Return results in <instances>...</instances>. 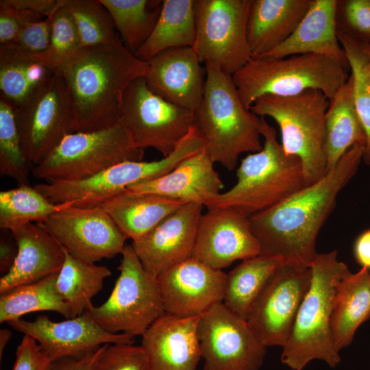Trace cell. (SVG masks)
<instances>
[{
    "label": "cell",
    "mask_w": 370,
    "mask_h": 370,
    "mask_svg": "<svg viewBox=\"0 0 370 370\" xmlns=\"http://www.w3.org/2000/svg\"><path fill=\"white\" fill-rule=\"evenodd\" d=\"M365 146L350 148L321 180L249 217L260 254L310 267L318 234L335 207L340 191L355 175Z\"/></svg>",
    "instance_id": "cell-1"
},
{
    "label": "cell",
    "mask_w": 370,
    "mask_h": 370,
    "mask_svg": "<svg viewBox=\"0 0 370 370\" xmlns=\"http://www.w3.org/2000/svg\"><path fill=\"white\" fill-rule=\"evenodd\" d=\"M147 62L137 58L116 36L101 45L82 47L60 73L70 94L75 132L110 127L119 122L129 85L145 77Z\"/></svg>",
    "instance_id": "cell-2"
},
{
    "label": "cell",
    "mask_w": 370,
    "mask_h": 370,
    "mask_svg": "<svg viewBox=\"0 0 370 370\" xmlns=\"http://www.w3.org/2000/svg\"><path fill=\"white\" fill-rule=\"evenodd\" d=\"M203 98L193 111L194 129L214 163L232 171L244 153L260 151V117L242 103L232 76L205 63Z\"/></svg>",
    "instance_id": "cell-3"
},
{
    "label": "cell",
    "mask_w": 370,
    "mask_h": 370,
    "mask_svg": "<svg viewBox=\"0 0 370 370\" xmlns=\"http://www.w3.org/2000/svg\"><path fill=\"white\" fill-rule=\"evenodd\" d=\"M312 280L297 314L281 360L293 370H303L314 360L334 368L341 362L331 331V317L338 286L351 271L338 260L337 251L318 254L310 266Z\"/></svg>",
    "instance_id": "cell-4"
},
{
    "label": "cell",
    "mask_w": 370,
    "mask_h": 370,
    "mask_svg": "<svg viewBox=\"0 0 370 370\" xmlns=\"http://www.w3.org/2000/svg\"><path fill=\"white\" fill-rule=\"evenodd\" d=\"M262 149L244 158L236 171V183L206 206L230 207L247 216L263 211L307 186L300 160L286 153L277 133L260 117Z\"/></svg>",
    "instance_id": "cell-5"
},
{
    "label": "cell",
    "mask_w": 370,
    "mask_h": 370,
    "mask_svg": "<svg viewBox=\"0 0 370 370\" xmlns=\"http://www.w3.org/2000/svg\"><path fill=\"white\" fill-rule=\"evenodd\" d=\"M335 60L317 54L286 58L251 57L232 80L243 106L250 110L261 97H288L305 90H321L330 100L349 78Z\"/></svg>",
    "instance_id": "cell-6"
},
{
    "label": "cell",
    "mask_w": 370,
    "mask_h": 370,
    "mask_svg": "<svg viewBox=\"0 0 370 370\" xmlns=\"http://www.w3.org/2000/svg\"><path fill=\"white\" fill-rule=\"evenodd\" d=\"M330 100L319 90L258 99L250 110L260 117L269 116L278 125L282 146L286 154L302 163L307 185L327 173L325 114Z\"/></svg>",
    "instance_id": "cell-7"
},
{
    "label": "cell",
    "mask_w": 370,
    "mask_h": 370,
    "mask_svg": "<svg viewBox=\"0 0 370 370\" xmlns=\"http://www.w3.org/2000/svg\"><path fill=\"white\" fill-rule=\"evenodd\" d=\"M143 156L144 150L136 146L119 121L101 130L69 134L32 173L46 182L79 180L125 161H141Z\"/></svg>",
    "instance_id": "cell-8"
},
{
    "label": "cell",
    "mask_w": 370,
    "mask_h": 370,
    "mask_svg": "<svg viewBox=\"0 0 370 370\" xmlns=\"http://www.w3.org/2000/svg\"><path fill=\"white\" fill-rule=\"evenodd\" d=\"M121 256L120 274L109 297L88 312L106 332L143 336L166 313L158 280L145 270L132 245H125Z\"/></svg>",
    "instance_id": "cell-9"
},
{
    "label": "cell",
    "mask_w": 370,
    "mask_h": 370,
    "mask_svg": "<svg viewBox=\"0 0 370 370\" xmlns=\"http://www.w3.org/2000/svg\"><path fill=\"white\" fill-rule=\"evenodd\" d=\"M251 0H195L196 38L201 62L233 75L251 58L247 21Z\"/></svg>",
    "instance_id": "cell-10"
},
{
    "label": "cell",
    "mask_w": 370,
    "mask_h": 370,
    "mask_svg": "<svg viewBox=\"0 0 370 370\" xmlns=\"http://www.w3.org/2000/svg\"><path fill=\"white\" fill-rule=\"evenodd\" d=\"M119 121L138 148H153L166 157L193 127L194 115L153 93L145 78L138 77L125 92Z\"/></svg>",
    "instance_id": "cell-11"
},
{
    "label": "cell",
    "mask_w": 370,
    "mask_h": 370,
    "mask_svg": "<svg viewBox=\"0 0 370 370\" xmlns=\"http://www.w3.org/2000/svg\"><path fill=\"white\" fill-rule=\"evenodd\" d=\"M13 108L24 155L33 167L75 132L71 98L60 75H53Z\"/></svg>",
    "instance_id": "cell-12"
},
{
    "label": "cell",
    "mask_w": 370,
    "mask_h": 370,
    "mask_svg": "<svg viewBox=\"0 0 370 370\" xmlns=\"http://www.w3.org/2000/svg\"><path fill=\"white\" fill-rule=\"evenodd\" d=\"M190 153V148L180 143L171 154L158 160L125 161L85 179L40 183L34 187L55 204L99 206L131 185L168 173Z\"/></svg>",
    "instance_id": "cell-13"
},
{
    "label": "cell",
    "mask_w": 370,
    "mask_h": 370,
    "mask_svg": "<svg viewBox=\"0 0 370 370\" xmlns=\"http://www.w3.org/2000/svg\"><path fill=\"white\" fill-rule=\"evenodd\" d=\"M198 338L203 370H259L263 364L267 347L223 302L200 315Z\"/></svg>",
    "instance_id": "cell-14"
},
{
    "label": "cell",
    "mask_w": 370,
    "mask_h": 370,
    "mask_svg": "<svg viewBox=\"0 0 370 370\" xmlns=\"http://www.w3.org/2000/svg\"><path fill=\"white\" fill-rule=\"evenodd\" d=\"M40 224L70 255L88 262L121 254L127 239L100 206L64 204Z\"/></svg>",
    "instance_id": "cell-15"
},
{
    "label": "cell",
    "mask_w": 370,
    "mask_h": 370,
    "mask_svg": "<svg viewBox=\"0 0 370 370\" xmlns=\"http://www.w3.org/2000/svg\"><path fill=\"white\" fill-rule=\"evenodd\" d=\"M311 280V268L297 262L278 268L247 319L266 347L284 345Z\"/></svg>",
    "instance_id": "cell-16"
},
{
    "label": "cell",
    "mask_w": 370,
    "mask_h": 370,
    "mask_svg": "<svg viewBox=\"0 0 370 370\" xmlns=\"http://www.w3.org/2000/svg\"><path fill=\"white\" fill-rule=\"evenodd\" d=\"M199 221L192 257L222 270L260 254L249 217L230 207L208 208Z\"/></svg>",
    "instance_id": "cell-17"
},
{
    "label": "cell",
    "mask_w": 370,
    "mask_h": 370,
    "mask_svg": "<svg viewBox=\"0 0 370 370\" xmlns=\"http://www.w3.org/2000/svg\"><path fill=\"white\" fill-rule=\"evenodd\" d=\"M8 324L24 335L34 338L51 362L63 357L82 355L105 344L134 343V336L132 335L113 334L102 329L88 311L58 322L42 314L34 321L18 319Z\"/></svg>",
    "instance_id": "cell-18"
},
{
    "label": "cell",
    "mask_w": 370,
    "mask_h": 370,
    "mask_svg": "<svg viewBox=\"0 0 370 370\" xmlns=\"http://www.w3.org/2000/svg\"><path fill=\"white\" fill-rule=\"evenodd\" d=\"M157 280L165 312L190 317L223 301L227 273L191 257L164 271Z\"/></svg>",
    "instance_id": "cell-19"
},
{
    "label": "cell",
    "mask_w": 370,
    "mask_h": 370,
    "mask_svg": "<svg viewBox=\"0 0 370 370\" xmlns=\"http://www.w3.org/2000/svg\"><path fill=\"white\" fill-rule=\"evenodd\" d=\"M203 206L185 204L132 246L145 270L158 277L192 257Z\"/></svg>",
    "instance_id": "cell-20"
},
{
    "label": "cell",
    "mask_w": 370,
    "mask_h": 370,
    "mask_svg": "<svg viewBox=\"0 0 370 370\" xmlns=\"http://www.w3.org/2000/svg\"><path fill=\"white\" fill-rule=\"evenodd\" d=\"M147 62L145 78L153 93L193 112L199 107L204 92L206 69L193 47L170 49Z\"/></svg>",
    "instance_id": "cell-21"
},
{
    "label": "cell",
    "mask_w": 370,
    "mask_h": 370,
    "mask_svg": "<svg viewBox=\"0 0 370 370\" xmlns=\"http://www.w3.org/2000/svg\"><path fill=\"white\" fill-rule=\"evenodd\" d=\"M200 315L180 317L165 313L151 325L142 336L141 344L151 370H197L201 358Z\"/></svg>",
    "instance_id": "cell-22"
},
{
    "label": "cell",
    "mask_w": 370,
    "mask_h": 370,
    "mask_svg": "<svg viewBox=\"0 0 370 370\" xmlns=\"http://www.w3.org/2000/svg\"><path fill=\"white\" fill-rule=\"evenodd\" d=\"M214 164L204 149L185 158L168 173L138 182L126 190L156 194L184 204L206 207L222 193L223 188Z\"/></svg>",
    "instance_id": "cell-23"
},
{
    "label": "cell",
    "mask_w": 370,
    "mask_h": 370,
    "mask_svg": "<svg viewBox=\"0 0 370 370\" xmlns=\"http://www.w3.org/2000/svg\"><path fill=\"white\" fill-rule=\"evenodd\" d=\"M18 246L14 264L0 278V293L59 272L64 248L40 224L31 223L12 233Z\"/></svg>",
    "instance_id": "cell-24"
},
{
    "label": "cell",
    "mask_w": 370,
    "mask_h": 370,
    "mask_svg": "<svg viewBox=\"0 0 370 370\" xmlns=\"http://www.w3.org/2000/svg\"><path fill=\"white\" fill-rule=\"evenodd\" d=\"M337 2L338 0H312L308 12L291 36L260 57L280 58L317 54L335 60L349 71L348 60L336 34Z\"/></svg>",
    "instance_id": "cell-25"
},
{
    "label": "cell",
    "mask_w": 370,
    "mask_h": 370,
    "mask_svg": "<svg viewBox=\"0 0 370 370\" xmlns=\"http://www.w3.org/2000/svg\"><path fill=\"white\" fill-rule=\"evenodd\" d=\"M312 0H251L247 40L251 57L262 56L294 32Z\"/></svg>",
    "instance_id": "cell-26"
},
{
    "label": "cell",
    "mask_w": 370,
    "mask_h": 370,
    "mask_svg": "<svg viewBox=\"0 0 370 370\" xmlns=\"http://www.w3.org/2000/svg\"><path fill=\"white\" fill-rule=\"evenodd\" d=\"M184 204L156 194L125 190L99 206L109 214L127 239L135 241Z\"/></svg>",
    "instance_id": "cell-27"
},
{
    "label": "cell",
    "mask_w": 370,
    "mask_h": 370,
    "mask_svg": "<svg viewBox=\"0 0 370 370\" xmlns=\"http://www.w3.org/2000/svg\"><path fill=\"white\" fill-rule=\"evenodd\" d=\"M370 317V271L361 268L341 282L336 295L331 331L336 349L349 345L359 326Z\"/></svg>",
    "instance_id": "cell-28"
},
{
    "label": "cell",
    "mask_w": 370,
    "mask_h": 370,
    "mask_svg": "<svg viewBox=\"0 0 370 370\" xmlns=\"http://www.w3.org/2000/svg\"><path fill=\"white\" fill-rule=\"evenodd\" d=\"M353 77L330 100L325 114L327 173L356 145L365 147L366 135L356 111L353 99Z\"/></svg>",
    "instance_id": "cell-29"
},
{
    "label": "cell",
    "mask_w": 370,
    "mask_h": 370,
    "mask_svg": "<svg viewBox=\"0 0 370 370\" xmlns=\"http://www.w3.org/2000/svg\"><path fill=\"white\" fill-rule=\"evenodd\" d=\"M195 3V0H163L151 35L134 56L148 62L170 49L193 47L196 38Z\"/></svg>",
    "instance_id": "cell-30"
},
{
    "label": "cell",
    "mask_w": 370,
    "mask_h": 370,
    "mask_svg": "<svg viewBox=\"0 0 370 370\" xmlns=\"http://www.w3.org/2000/svg\"><path fill=\"white\" fill-rule=\"evenodd\" d=\"M54 74L16 44L0 45L1 99L15 108Z\"/></svg>",
    "instance_id": "cell-31"
},
{
    "label": "cell",
    "mask_w": 370,
    "mask_h": 370,
    "mask_svg": "<svg viewBox=\"0 0 370 370\" xmlns=\"http://www.w3.org/2000/svg\"><path fill=\"white\" fill-rule=\"evenodd\" d=\"M282 262L280 258L262 255L242 260L227 273L223 303L234 313L247 320Z\"/></svg>",
    "instance_id": "cell-32"
},
{
    "label": "cell",
    "mask_w": 370,
    "mask_h": 370,
    "mask_svg": "<svg viewBox=\"0 0 370 370\" xmlns=\"http://www.w3.org/2000/svg\"><path fill=\"white\" fill-rule=\"evenodd\" d=\"M58 273L1 294V323L21 319L28 313L40 311H53L66 319L73 318L69 306L57 288Z\"/></svg>",
    "instance_id": "cell-33"
},
{
    "label": "cell",
    "mask_w": 370,
    "mask_h": 370,
    "mask_svg": "<svg viewBox=\"0 0 370 370\" xmlns=\"http://www.w3.org/2000/svg\"><path fill=\"white\" fill-rule=\"evenodd\" d=\"M64 254V262L57 278V288L74 318L93 306L92 298L101 290L104 280L112 272L106 266L77 259L65 249Z\"/></svg>",
    "instance_id": "cell-34"
},
{
    "label": "cell",
    "mask_w": 370,
    "mask_h": 370,
    "mask_svg": "<svg viewBox=\"0 0 370 370\" xmlns=\"http://www.w3.org/2000/svg\"><path fill=\"white\" fill-rule=\"evenodd\" d=\"M110 13L124 46L135 53L151 35L162 0H101Z\"/></svg>",
    "instance_id": "cell-35"
},
{
    "label": "cell",
    "mask_w": 370,
    "mask_h": 370,
    "mask_svg": "<svg viewBox=\"0 0 370 370\" xmlns=\"http://www.w3.org/2000/svg\"><path fill=\"white\" fill-rule=\"evenodd\" d=\"M63 204H55L29 184L0 192V227L11 233L31 223H42Z\"/></svg>",
    "instance_id": "cell-36"
},
{
    "label": "cell",
    "mask_w": 370,
    "mask_h": 370,
    "mask_svg": "<svg viewBox=\"0 0 370 370\" xmlns=\"http://www.w3.org/2000/svg\"><path fill=\"white\" fill-rule=\"evenodd\" d=\"M60 3L75 26L82 47L105 44L117 36L112 17L101 0H60Z\"/></svg>",
    "instance_id": "cell-37"
},
{
    "label": "cell",
    "mask_w": 370,
    "mask_h": 370,
    "mask_svg": "<svg viewBox=\"0 0 370 370\" xmlns=\"http://www.w3.org/2000/svg\"><path fill=\"white\" fill-rule=\"evenodd\" d=\"M336 34L348 60L354 82V103L366 135L362 160L370 165V60L362 44L343 34Z\"/></svg>",
    "instance_id": "cell-38"
},
{
    "label": "cell",
    "mask_w": 370,
    "mask_h": 370,
    "mask_svg": "<svg viewBox=\"0 0 370 370\" xmlns=\"http://www.w3.org/2000/svg\"><path fill=\"white\" fill-rule=\"evenodd\" d=\"M33 166L26 159L12 106L0 99V172L19 185L29 184Z\"/></svg>",
    "instance_id": "cell-39"
},
{
    "label": "cell",
    "mask_w": 370,
    "mask_h": 370,
    "mask_svg": "<svg viewBox=\"0 0 370 370\" xmlns=\"http://www.w3.org/2000/svg\"><path fill=\"white\" fill-rule=\"evenodd\" d=\"M81 48L75 26L69 14L60 7L53 15L47 48L35 56L54 75H60L64 66Z\"/></svg>",
    "instance_id": "cell-40"
},
{
    "label": "cell",
    "mask_w": 370,
    "mask_h": 370,
    "mask_svg": "<svg viewBox=\"0 0 370 370\" xmlns=\"http://www.w3.org/2000/svg\"><path fill=\"white\" fill-rule=\"evenodd\" d=\"M336 32L362 44H370V0H338Z\"/></svg>",
    "instance_id": "cell-41"
},
{
    "label": "cell",
    "mask_w": 370,
    "mask_h": 370,
    "mask_svg": "<svg viewBox=\"0 0 370 370\" xmlns=\"http://www.w3.org/2000/svg\"><path fill=\"white\" fill-rule=\"evenodd\" d=\"M93 370H151V366L142 345L110 343L105 345Z\"/></svg>",
    "instance_id": "cell-42"
},
{
    "label": "cell",
    "mask_w": 370,
    "mask_h": 370,
    "mask_svg": "<svg viewBox=\"0 0 370 370\" xmlns=\"http://www.w3.org/2000/svg\"><path fill=\"white\" fill-rule=\"evenodd\" d=\"M53 15L25 25L14 44L33 54L42 52L50 40Z\"/></svg>",
    "instance_id": "cell-43"
},
{
    "label": "cell",
    "mask_w": 370,
    "mask_h": 370,
    "mask_svg": "<svg viewBox=\"0 0 370 370\" xmlns=\"http://www.w3.org/2000/svg\"><path fill=\"white\" fill-rule=\"evenodd\" d=\"M16 356L12 370H47L51 362L37 341L28 335H24Z\"/></svg>",
    "instance_id": "cell-44"
},
{
    "label": "cell",
    "mask_w": 370,
    "mask_h": 370,
    "mask_svg": "<svg viewBox=\"0 0 370 370\" xmlns=\"http://www.w3.org/2000/svg\"><path fill=\"white\" fill-rule=\"evenodd\" d=\"M25 23L21 10L10 5L7 0L0 1V45L16 43Z\"/></svg>",
    "instance_id": "cell-45"
},
{
    "label": "cell",
    "mask_w": 370,
    "mask_h": 370,
    "mask_svg": "<svg viewBox=\"0 0 370 370\" xmlns=\"http://www.w3.org/2000/svg\"><path fill=\"white\" fill-rule=\"evenodd\" d=\"M106 345L82 355L53 360L49 363L47 370H93L96 360Z\"/></svg>",
    "instance_id": "cell-46"
},
{
    "label": "cell",
    "mask_w": 370,
    "mask_h": 370,
    "mask_svg": "<svg viewBox=\"0 0 370 370\" xmlns=\"http://www.w3.org/2000/svg\"><path fill=\"white\" fill-rule=\"evenodd\" d=\"M12 5L31 10L47 18L53 15L61 7L60 0H8Z\"/></svg>",
    "instance_id": "cell-47"
},
{
    "label": "cell",
    "mask_w": 370,
    "mask_h": 370,
    "mask_svg": "<svg viewBox=\"0 0 370 370\" xmlns=\"http://www.w3.org/2000/svg\"><path fill=\"white\" fill-rule=\"evenodd\" d=\"M18 254L16 242L10 232L9 236H1L0 240V271L4 275L14 263Z\"/></svg>",
    "instance_id": "cell-48"
},
{
    "label": "cell",
    "mask_w": 370,
    "mask_h": 370,
    "mask_svg": "<svg viewBox=\"0 0 370 370\" xmlns=\"http://www.w3.org/2000/svg\"><path fill=\"white\" fill-rule=\"evenodd\" d=\"M354 256L362 268L370 269V229L362 232L354 245Z\"/></svg>",
    "instance_id": "cell-49"
},
{
    "label": "cell",
    "mask_w": 370,
    "mask_h": 370,
    "mask_svg": "<svg viewBox=\"0 0 370 370\" xmlns=\"http://www.w3.org/2000/svg\"><path fill=\"white\" fill-rule=\"evenodd\" d=\"M12 336V332L8 329L0 330V357L1 358L2 354L7 344L8 343Z\"/></svg>",
    "instance_id": "cell-50"
},
{
    "label": "cell",
    "mask_w": 370,
    "mask_h": 370,
    "mask_svg": "<svg viewBox=\"0 0 370 370\" xmlns=\"http://www.w3.org/2000/svg\"><path fill=\"white\" fill-rule=\"evenodd\" d=\"M363 46V51L365 53V54L367 56L370 60V44L367 45H362Z\"/></svg>",
    "instance_id": "cell-51"
}]
</instances>
